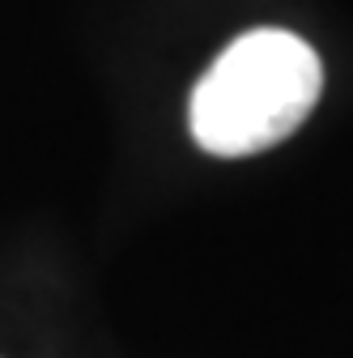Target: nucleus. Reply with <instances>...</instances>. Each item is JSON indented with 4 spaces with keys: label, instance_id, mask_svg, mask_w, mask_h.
Returning <instances> with one entry per match:
<instances>
[{
    "label": "nucleus",
    "instance_id": "1",
    "mask_svg": "<svg viewBox=\"0 0 353 358\" xmlns=\"http://www.w3.org/2000/svg\"><path fill=\"white\" fill-rule=\"evenodd\" d=\"M320 90L324 69L311 43L290 30H251L196 81L188 124L204 154L247 158L294 137Z\"/></svg>",
    "mask_w": 353,
    "mask_h": 358
}]
</instances>
